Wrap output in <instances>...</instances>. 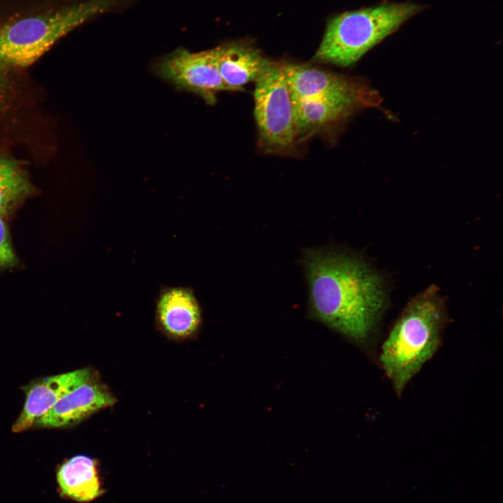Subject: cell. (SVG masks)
Listing matches in <instances>:
<instances>
[{"instance_id": "obj_1", "label": "cell", "mask_w": 503, "mask_h": 503, "mask_svg": "<svg viewBox=\"0 0 503 503\" xmlns=\"http://www.w3.org/2000/svg\"><path fill=\"white\" fill-rule=\"evenodd\" d=\"M302 262L314 318L354 341L365 340L386 302L381 277L360 259L337 252L308 249Z\"/></svg>"}, {"instance_id": "obj_2", "label": "cell", "mask_w": 503, "mask_h": 503, "mask_svg": "<svg viewBox=\"0 0 503 503\" xmlns=\"http://www.w3.org/2000/svg\"><path fill=\"white\" fill-rule=\"evenodd\" d=\"M444 323L442 300L431 287L408 304L393 327L379 360L398 395L436 352Z\"/></svg>"}, {"instance_id": "obj_3", "label": "cell", "mask_w": 503, "mask_h": 503, "mask_svg": "<svg viewBox=\"0 0 503 503\" xmlns=\"http://www.w3.org/2000/svg\"><path fill=\"white\" fill-rule=\"evenodd\" d=\"M412 3H384L332 18L314 59L349 66L421 10Z\"/></svg>"}, {"instance_id": "obj_4", "label": "cell", "mask_w": 503, "mask_h": 503, "mask_svg": "<svg viewBox=\"0 0 503 503\" xmlns=\"http://www.w3.org/2000/svg\"><path fill=\"white\" fill-rule=\"evenodd\" d=\"M119 0H87L54 12L25 17L0 29V62L26 67L60 38L88 20L110 11Z\"/></svg>"}, {"instance_id": "obj_5", "label": "cell", "mask_w": 503, "mask_h": 503, "mask_svg": "<svg viewBox=\"0 0 503 503\" xmlns=\"http://www.w3.org/2000/svg\"><path fill=\"white\" fill-rule=\"evenodd\" d=\"M254 82V114L261 147L267 153L291 150L298 133L293 98L282 64L273 61Z\"/></svg>"}, {"instance_id": "obj_6", "label": "cell", "mask_w": 503, "mask_h": 503, "mask_svg": "<svg viewBox=\"0 0 503 503\" xmlns=\"http://www.w3.org/2000/svg\"><path fill=\"white\" fill-rule=\"evenodd\" d=\"M218 53V47L198 52L178 48L159 59L154 71L177 89L213 104L218 92L229 91L219 70Z\"/></svg>"}, {"instance_id": "obj_7", "label": "cell", "mask_w": 503, "mask_h": 503, "mask_svg": "<svg viewBox=\"0 0 503 503\" xmlns=\"http://www.w3.org/2000/svg\"><path fill=\"white\" fill-rule=\"evenodd\" d=\"M379 95L370 87L352 93L307 99H295L294 115L298 135L347 117L357 110L375 106Z\"/></svg>"}, {"instance_id": "obj_8", "label": "cell", "mask_w": 503, "mask_h": 503, "mask_svg": "<svg viewBox=\"0 0 503 503\" xmlns=\"http://www.w3.org/2000/svg\"><path fill=\"white\" fill-rule=\"evenodd\" d=\"M95 378L94 372L83 368L31 382L23 388L25 403L12 426L13 432H20L31 428L64 395Z\"/></svg>"}, {"instance_id": "obj_9", "label": "cell", "mask_w": 503, "mask_h": 503, "mask_svg": "<svg viewBox=\"0 0 503 503\" xmlns=\"http://www.w3.org/2000/svg\"><path fill=\"white\" fill-rule=\"evenodd\" d=\"M115 402L108 388L95 378L64 395L34 425L51 428L73 425Z\"/></svg>"}, {"instance_id": "obj_10", "label": "cell", "mask_w": 503, "mask_h": 503, "mask_svg": "<svg viewBox=\"0 0 503 503\" xmlns=\"http://www.w3.org/2000/svg\"><path fill=\"white\" fill-rule=\"evenodd\" d=\"M156 318L163 331L177 339L194 334L202 319L194 293L184 287L167 288L161 292L156 303Z\"/></svg>"}, {"instance_id": "obj_11", "label": "cell", "mask_w": 503, "mask_h": 503, "mask_svg": "<svg viewBox=\"0 0 503 503\" xmlns=\"http://www.w3.org/2000/svg\"><path fill=\"white\" fill-rule=\"evenodd\" d=\"M289 87L295 99H307L360 91L367 86L340 74L309 66L282 64Z\"/></svg>"}, {"instance_id": "obj_12", "label": "cell", "mask_w": 503, "mask_h": 503, "mask_svg": "<svg viewBox=\"0 0 503 503\" xmlns=\"http://www.w3.org/2000/svg\"><path fill=\"white\" fill-rule=\"evenodd\" d=\"M220 74L229 91L241 90L254 82L273 63L256 49L240 43L218 47Z\"/></svg>"}, {"instance_id": "obj_13", "label": "cell", "mask_w": 503, "mask_h": 503, "mask_svg": "<svg viewBox=\"0 0 503 503\" xmlns=\"http://www.w3.org/2000/svg\"><path fill=\"white\" fill-rule=\"evenodd\" d=\"M56 477L61 495L73 501L91 502L104 493L98 463L88 455H76L64 461Z\"/></svg>"}, {"instance_id": "obj_14", "label": "cell", "mask_w": 503, "mask_h": 503, "mask_svg": "<svg viewBox=\"0 0 503 503\" xmlns=\"http://www.w3.org/2000/svg\"><path fill=\"white\" fill-rule=\"evenodd\" d=\"M33 190L19 162L0 154V217L10 214Z\"/></svg>"}, {"instance_id": "obj_15", "label": "cell", "mask_w": 503, "mask_h": 503, "mask_svg": "<svg viewBox=\"0 0 503 503\" xmlns=\"http://www.w3.org/2000/svg\"><path fill=\"white\" fill-rule=\"evenodd\" d=\"M7 225L0 217V268H8L17 263Z\"/></svg>"}, {"instance_id": "obj_16", "label": "cell", "mask_w": 503, "mask_h": 503, "mask_svg": "<svg viewBox=\"0 0 503 503\" xmlns=\"http://www.w3.org/2000/svg\"><path fill=\"white\" fill-rule=\"evenodd\" d=\"M7 67L8 66L0 62V99L3 95H6L8 86Z\"/></svg>"}]
</instances>
